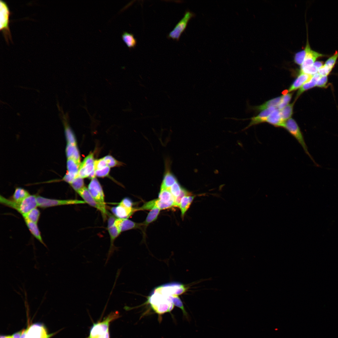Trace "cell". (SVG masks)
Here are the masks:
<instances>
[{
  "label": "cell",
  "mask_w": 338,
  "mask_h": 338,
  "mask_svg": "<svg viewBox=\"0 0 338 338\" xmlns=\"http://www.w3.org/2000/svg\"><path fill=\"white\" fill-rule=\"evenodd\" d=\"M148 303L155 313L160 315L170 312L174 306L171 295L162 294L155 289L148 297Z\"/></svg>",
  "instance_id": "1"
},
{
  "label": "cell",
  "mask_w": 338,
  "mask_h": 338,
  "mask_svg": "<svg viewBox=\"0 0 338 338\" xmlns=\"http://www.w3.org/2000/svg\"><path fill=\"white\" fill-rule=\"evenodd\" d=\"M120 317L117 311L110 313L102 321L94 323L90 330V335L87 338H95L103 335L109 330L110 323Z\"/></svg>",
  "instance_id": "2"
},
{
  "label": "cell",
  "mask_w": 338,
  "mask_h": 338,
  "mask_svg": "<svg viewBox=\"0 0 338 338\" xmlns=\"http://www.w3.org/2000/svg\"><path fill=\"white\" fill-rule=\"evenodd\" d=\"M0 28L6 41L8 43V38L12 40L9 27V17L11 12L7 3L3 1H0Z\"/></svg>",
  "instance_id": "3"
},
{
  "label": "cell",
  "mask_w": 338,
  "mask_h": 338,
  "mask_svg": "<svg viewBox=\"0 0 338 338\" xmlns=\"http://www.w3.org/2000/svg\"><path fill=\"white\" fill-rule=\"evenodd\" d=\"M37 200L38 207L45 208L52 207L83 204L86 203L84 201L76 199L61 200L47 198L40 196H37Z\"/></svg>",
  "instance_id": "4"
},
{
  "label": "cell",
  "mask_w": 338,
  "mask_h": 338,
  "mask_svg": "<svg viewBox=\"0 0 338 338\" xmlns=\"http://www.w3.org/2000/svg\"><path fill=\"white\" fill-rule=\"evenodd\" d=\"M284 128L296 139L305 153L311 157L308 152L302 133L296 121L292 118H289L286 121Z\"/></svg>",
  "instance_id": "5"
},
{
  "label": "cell",
  "mask_w": 338,
  "mask_h": 338,
  "mask_svg": "<svg viewBox=\"0 0 338 338\" xmlns=\"http://www.w3.org/2000/svg\"><path fill=\"white\" fill-rule=\"evenodd\" d=\"M108 218L107 228L110 236V248L108 252L105 265L107 264L114 251L118 250V248L114 245V242L120 233L114 224V222L116 218L109 213H108Z\"/></svg>",
  "instance_id": "6"
},
{
  "label": "cell",
  "mask_w": 338,
  "mask_h": 338,
  "mask_svg": "<svg viewBox=\"0 0 338 338\" xmlns=\"http://www.w3.org/2000/svg\"><path fill=\"white\" fill-rule=\"evenodd\" d=\"M195 14L189 11H186L183 17L177 23L168 35V38L178 41L181 35L186 29L189 21Z\"/></svg>",
  "instance_id": "7"
},
{
  "label": "cell",
  "mask_w": 338,
  "mask_h": 338,
  "mask_svg": "<svg viewBox=\"0 0 338 338\" xmlns=\"http://www.w3.org/2000/svg\"><path fill=\"white\" fill-rule=\"evenodd\" d=\"M92 153L90 154L80 164L78 176L82 178L89 177L92 179L95 176L94 168L95 162Z\"/></svg>",
  "instance_id": "8"
},
{
  "label": "cell",
  "mask_w": 338,
  "mask_h": 338,
  "mask_svg": "<svg viewBox=\"0 0 338 338\" xmlns=\"http://www.w3.org/2000/svg\"><path fill=\"white\" fill-rule=\"evenodd\" d=\"M88 189L97 202L103 209L106 211L103 191L101 185L96 178L92 179Z\"/></svg>",
  "instance_id": "9"
},
{
  "label": "cell",
  "mask_w": 338,
  "mask_h": 338,
  "mask_svg": "<svg viewBox=\"0 0 338 338\" xmlns=\"http://www.w3.org/2000/svg\"><path fill=\"white\" fill-rule=\"evenodd\" d=\"M189 287L177 283H172L160 286L155 289L161 293L168 296L178 295L186 292Z\"/></svg>",
  "instance_id": "10"
},
{
  "label": "cell",
  "mask_w": 338,
  "mask_h": 338,
  "mask_svg": "<svg viewBox=\"0 0 338 338\" xmlns=\"http://www.w3.org/2000/svg\"><path fill=\"white\" fill-rule=\"evenodd\" d=\"M305 56L304 61L300 66V69L312 65L319 58L326 57L328 55L322 54L313 50L309 44L308 37L306 46L304 49Z\"/></svg>",
  "instance_id": "11"
},
{
  "label": "cell",
  "mask_w": 338,
  "mask_h": 338,
  "mask_svg": "<svg viewBox=\"0 0 338 338\" xmlns=\"http://www.w3.org/2000/svg\"><path fill=\"white\" fill-rule=\"evenodd\" d=\"M174 201L175 198L169 189L160 190L156 206L160 210L165 209L174 206Z\"/></svg>",
  "instance_id": "12"
},
{
  "label": "cell",
  "mask_w": 338,
  "mask_h": 338,
  "mask_svg": "<svg viewBox=\"0 0 338 338\" xmlns=\"http://www.w3.org/2000/svg\"><path fill=\"white\" fill-rule=\"evenodd\" d=\"M77 192L83 199L85 203L99 210L102 215L103 220H106L108 212L107 211L103 209L91 195L88 188L84 186L78 191Z\"/></svg>",
  "instance_id": "13"
},
{
  "label": "cell",
  "mask_w": 338,
  "mask_h": 338,
  "mask_svg": "<svg viewBox=\"0 0 338 338\" xmlns=\"http://www.w3.org/2000/svg\"><path fill=\"white\" fill-rule=\"evenodd\" d=\"M35 195H30L25 198L18 205L17 211L23 216L38 207Z\"/></svg>",
  "instance_id": "14"
},
{
  "label": "cell",
  "mask_w": 338,
  "mask_h": 338,
  "mask_svg": "<svg viewBox=\"0 0 338 338\" xmlns=\"http://www.w3.org/2000/svg\"><path fill=\"white\" fill-rule=\"evenodd\" d=\"M49 336L42 325L35 324L29 327L26 338H49Z\"/></svg>",
  "instance_id": "15"
},
{
  "label": "cell",
  "mask_w": 338,
  "mask_h": 338,
  "mask_svg": "<svg viewBox=\"0 0 338 338\" xmlns=\"http://www.w3.org/2000/svg\"><path fill=\"white\" fill-rule=\"evenodd\" d=\"M110 210L115 216L120 219H127L135 212L137 208H127L118 204L110 208Z\"/></svg>",
  "instance_id": "16"
},
{
  "label": "cell",
  "mask_w": 338,
  "mask_h": 338,
  "mask_svg": "<svg viewBox=\"0 0 338 338\" xmlns=\"http://www.w3.org/2000/svg\"><path fill=\"white\" fill-rule=\"evenodd\" d=\"M114 224L120 232L132 229L137 228L143 225L134 222L128 219L116 218Z\"/></svg>",
  "instance_id": "17"
},
{
  "label": "cell",
  "mask_w": 338,
  "mask_h": 338,
  "mask_svg": "<svg viewBox=\"0 0 338 338\" xmlns=\"http://www.w3.org/2000/svg\"><path fill=\"white\" fill-rule=\"evenodd\" d=\"M275 109L272 107L262 110L258 115L250 119L251 121L248 125L243 130H245L251 126L266 122L267 119L271 112Z\"/></svg>",
  "instance_id": "18"
},
{
  "label": "cell",
  "mask_w": 338,
  "mask_h": 338,
  "mask_svg": "<svg viewBox=\"0 0 338 338\" xmlns=\"http://www.w3.org/2000/svg\"><path fill=\"white\" fill-rule=\"evenodd\" d=\"M266 122L276 127L284 128L285 122L282 120L280 110L275 109L268 117Z\"/></svg>",
  "instance_id": "19"
},
{
  "label": "cell",
  "mask_w": 338,
  "mask_h": 338,
  "mask_svg": "<svg viewBox=\"0 0 338 338\" xmlns=\"http://www.w3.org/2000/svg\"><path fill=\"white\" fill-rule=\"evenodd\" d=\"M313 75L300 72V74L289 87V91L296 90L304 84L310 80Z\"/></svg>",
  "instance_id": "20"
},
{
  "label": "cell",
  "mask_w": 338,
  "mask_h": 338,
  "mask_svg": "<svg viewBox=\"0 0 338 338\" xmlns=\"http://www.w3.org/2000/svg\"><path fill=\"white\" fill-rule=\"evenodd\" d=\"M281 99L282 96L272 99L259 106H249L248 107V110L260 111L270 107H277L280 103Z\"/></svg>",
  "instance_id": "21"
},
{
  "label": "cell",
  "mask_w": 338,
  "mask_h": 338,
  "mask_svg": "<svg viewBox=\"0 0 338 338\" xmlns=\"http://www.w3.org/2000/svg\"><path fill=\"white\" fill-rule=\"evenodd\" d=\"M24 219L27 226L32 235L41 243L46 247L43 240L37 224L27 219Z\"/></svg>",
  "instance_id": "22"
},
{
  "label": "cell",
  "mask_w": 338,
  "mask_h": 338,
  "mask_svg": "<svg viewBox=\"0 0 338 338\" xmlns=\"http://www.w3.org/2000/svg\"><path fill=\"white\" fill-rule=\"evenodd\" d=\"M320 76L318 73L313 75L310 80L304 84L300 87L297 94L296 100L304 92L316 86L317 82Z\"/></svg>",
  "instance_id": "23"
},
{
  "label": "cell",
  "mask_w": 338,
  "mask_h": 338,
  "mask_svg": "<svg viewBox=\"0 0 338 338\" xmlns=\"http://www.w3.org/2000/svg\"><path fill=\"white\" fill-rule=\"evenodd\" d=\"M66 153L68 159H72L78 164H80V156L76 145L68 143L66 148Z\"/></svg>",
  "instance_id": "24"
},
{
  "label": "cell",
  "mask_w": 338,
  "mask_h": 338,
  "mask_svg": "<svg viewBox=\"0 0 338 338\" xmlns=\"http://www.w3.org/2000/svg\"><path fill=\"white\" fill-rule=\"evenodd\" d=\"M195 197V195H192L186 196L182 198L179 207L181 211V216L183 218Z\"/></svg>",
  "instance_id": "25"
},
{
  "label": "cell",
  "mask_w": 338,
  "mask_h": 338,
  "mask_svg": "<svg viewBox=\"0 0 338 338\" xmlns=\"http://www.w3.org/2000/svg\"><path fill=\"white\" fill-rule=\"evenodd\" d=\"M177 182L175 176L170 172L167 171L164 176L160 190L169 189Z\"/></svg>",
  "instance_id": "26"
},
{
  "label": "cell",
  "mask_w": 338,
  "mask_h": 338,
  "mask_svg": "<svg viewBox=\"0 0 338 338\" xmlns=\"http://www.w3.org/2000/svg\"><path fill=\"white\" fill-rule=\"evenodd\" d=\"M80 164L72 159H68L67 161V173L74 178L78 176Z\"/></svg>",
  "instance_id": "27"
},
{
  "label": "cell",
  "mask_w": 338,
  "mask_h": 338,
  "mask_svg": "<svg viewBox=\"0 0 338 338\" xmlns=\"http://www.w3.org/2000/svg\"><path fill=\"white\" fill-rule=\"evenodd\" d=\"M30 195L28 192L23 188L17 187L12 196V199L16 202L20 203Z\"/></svg>",
  "instance_id": "28"
},
{
  "label": "cell",
  "mask_w": 338,
  "mask_h": 338,
  "mask_svg": "<svg viewBox=\"0 0 338 338\" xmlns=\"http://www.w3.org/2000/svg\"><path fill=\"white\" fill-rule=\"evenodd\" d=\"M66 117L64 115L63 117V120L64 123L65 131L67 143L73 145H76V142L74 135L69 126Z\"/></svg>",
  "instance_id": "29"
},
{
  "label": "cell",
  "mask_w": 338,
  "mask_h": 338,
  "mask_svg": "<svg viewBox=\"0 0 338 338\" xmlns=\"http://www.w3.org/2000/svg\"><path fill=\"white\" fill-rule=\"evenodd\" d=\"M121 37L123 41L129 48H134L136 46L137 43L136 40L132 33L124 31L122 34Z\"/></svg>",
  "instance_id": "30"
},
{
  "label": "cell",
  "mask_w": 338,
  "mask_h": 338,
  "mask_svg": "<svg viewBox=\"0 0 338 338\" xmlns=\"http://www.w3.org/2000/svg\"><path fill=\"white\" fill-rule=\"evenodd\" d=\"M160 210L156 206H154L149 213L145 221L142 223L143 225L147 226L155 221L157 218Z\"/></svg>",
  "instance_id": "31"
},
{
  "label": "cell",
  "mask_w": 338,
  "mask_h": 338,
  "mask_svg": "<svg viewBox=\"0 0 338 338\" xmlns=\"http://www.w3.org/2000/svg\"><path fill=\"white\" fill-rule=\"evenodd\" d=\"M171 298L174 305L178 307L182 310L183 316L185 318L189 321L190 318L188 313L187 312L183 305L182 302L177 295H171Z\"/></svg>",
  "instance_id": "32"
},
{
  "label": "cell",
  "mask_w": 338,
  "mask_h": 338,
  "mask_svg": "<svg viewBox=\"0 0 338 338\" xmlns=\"http://www.w3.org/2000/svg\"><path fill=\"white\" fill-rule=\"evenodd\" d=\"M40 215V212L37 207L32 210L23 217L24 219H27L37 224Z\"/></svg>",
  "instance_id": "33"
},
{
  "label": "cell",
  "mask_w": 338,
  "mask_h": 338,
  "mask_svg": "<svg viewBox=\"0 0 338 338\" xmlns=\"http://www.w3.org/2000/svg\"><path fill=\"white\" fill-rule=\"evenodd\" d=\"M294 104V102L289 104L280 110L281 118L284 122H285L292 116Z\"/></svg>",
  "instance_id": "34"
},
{
  "label": "cell",
  "mask_w": 338,
  "mask_h": 338,
  "mask_svg": "<svg viewBox=\"0 0 338 338\" xmlns=\"http://www.w3.org/2000/svg\"><path fill=\"white\" fill-rule=\"evenodd\" d=\"M338 58V51L329 58L325 61L324 65L328 72L330 73L335 65Z\"/></svg>",
  "instance_id": "35"
},
{
  "label": "cell",
  "mask_w": 338,
  "mask_h": 338,
  "mask_svg": "<svg viewBox=\"0 0 338 338\" xmlns=\"http://www.w3.org/2000/svg\"><path fill=\"white\" fill-rule=\"evenodd\" d=\"M70 185L77 192L84 187L83 178L79 176L76 177Z\"/></svg>",
  "instance_id": "36"
},
{
  "label": "cell",
  "mask_w": 338,
  "mask_h": 338,
  "mask_svg": "<svg viewBox=\"0 0 338 338\" xmlns=\"http://www.w3.org/2000/svg\"><path fill=\"white\" fill-rule=\"evenodd\" d=\"M292 95L293 93H291L282 96L281 102L277 107L278 109L280 110L287 106L291 99Z\"/></svg>",
  "instance_id": "37"
},
{
  "label": "cell",
  "mask_w": 338,
  "mask_h": 338,
  "mask_svg": "<svg viewBox=\"0 0 338 338\" xmlns=\"http://www.w3.org/2000/svg\"><path fill=\"white\" fill-rule=\"evenodd\" d=\"M108 166L110 168L121 165V163L117 161L110 155H107L103 158Z\"/></svg>",
  "instance_id": "38"
},
{
  "label": "cell",
  "mask_w": 338,
  "mask_h": 338,
  "mask_svg": "<svg viewBox=\"0 0 338 338\" xmlns=\"http://www.w3.org/2000/svg\"><path fill=\"white\" fill-rule=\"evenodd\" d=\"M191 195H192L191 193L182 188L179 195L175 199L174 207H179L182 198L185 196Z\"/></svg>",
  "instance_id": "39"
},
{
  "label": "cell",
  "mask_w": 338,
  "mask_h": 338,
  "mask_svg": "<svg viewBox=\"0 0 338 338\" xmlns=\"http://www.w3.org/2000/svg\"><path fill=\"white\" fill-rule=\"evenodd\" d=\"M182 188L177 181L169 189L175 199L179 195Z\"/></svg>",
  "instance_id": "40"
},
{
  "label": "cell",
  "mask_w": 338,
  "mask_h": 338,
  "mask_svg": "<svg viewBox=\"0 0 338 338\" xmlns=\"http://www.w3.org/2000/svg\"><path fill=\"white\" fill-rule=\"evenodd\" d=\"M305 53V50L304 49L295 54L294 57V61L296 64L300 66L302 65L304 60Z\"/></svg>",
  "instance_id": "41"
},
{
  "label": "cell",
  "mask_w": 338,
  "mask_h": 338,
  "mask_svg": "<svg viewBox=\"0 0 338 338\" xmlns=\"http://www.w3.org/2000/svg\"><path fill=\"white\" fill-rule=\"evenodd\" d=\"M157 199H154L145 203L141 207L137 208V210H151L156 205Z\"/></svg>",
  "instance_id": "42"
},
{
  "label": "cell",
  "mask_w": 338,
  "mask_h": 338,
  "mask_svg": "<svg viewBox=\"0 0 338 338\" xmlns=\"http://www.w3.org/2000/svg\"><path fill=\"white\" fill-rule=\"evenodd\" d=\"M110 171V167L107 166L102 169L95 170V175L99 177H104L108 175Z\"/></svg>",
  "instance_id": "43"
},
{
  "label": "cell",
  "mask_w": 338,
  "mask_h": 338,
  "mask_svg": "<svg viewBox=\"0 0 338 338\" xmlns=\"http://www.w3.org/2000/svg\"><path fill=\"white\" fill-rule=\"evenodd\" d=\"M107 166V165L103 158L95 160L94 162L95 170L102 169Z\"/></svg>",
  "instance_id": "44"
},
{
  "label": "cell",
  "mask_w": 338,
  "mask_h": 338,
  "mask_svg": "<svg viewBox=\"0 0 338 338\" xmlns=\"http://www.w3.org/2000/svg\"><path fill=\"white\" fill-rule=\"evenodd\" d=\"M328 81L327 76H321L316 84V86L321 88H325Z\"/></svg>",
  "instance_id": "45"
},
{
  "label": "cell",
  "mask_w": 338,
  "mask_h": 338,
  "mask_svg": "<svg viewBox=\"0 0 338 338\" xmlns=\"http://www.w3.org/2000/svg\"><path fill=\"white\" fill-rule=\"evenodd\" d=\"M118 204L127 208H131L133 207V203L130 198L125 197L118 203Z\"/></svg>",
  "instance_id": "46"
},
{
  "label": "cell",
  "mask_w": 338,
  "mask_h": 338,
  "mask_svg": "<svg viewBox=\"0 0 338 338\" xmlns=\"http://www.w3.org/2000/svg\"><path fill=\"white\" fill-rule=\"evenodd\" d=\"M23 329L13 334L11 336L13 338H20L22 333Z\"/></svg>",
  "instance_id": "47"
},
{
  "label": "cell",
  "mask_w": 338,
  "mask_h": 338,
  "mask_svg": "<svg viewBox=\"0 0 338 338\" xmlns=\"http://www.w3.org/2000/svg\"><path fill=\"white\" fill-rule=\"evenodd\" d=\"M29 328V326L28 325L27 328L26 329H23L22 333L20 338H26Z\"/></svg>",
  "instance_id": "48"
},
{
  "label": "cell",
  "mask_w": 338,
  "mask_h": 338,
  "mask_svg": "<svg viewBox=\"0 0 338 338\" xmlns=\"http://www.w3.org/2000/svg\"><path fill=\"white\" fill-rule=\"evenodd\" d=\"M102 338H110L109 330L107 331L103 335H102Z\"/></svg>",
  "instance_id": "49"
},
{
  "label": "cell",
  "mask_w": 338,
  "mask_h": 338,
  "mask_svg": "<svg viewBox=\"0 0 338 338\" xmlns=\"http://www.w3.org/2000/svg\"><path fill=\"white\" fill-rule=\"evenodd\" d=\"M0 338H6V336L1 335Z\"/></svg>",
  "instance_id": "50"
},
{
  "label": "cell",
  "mask_w": 338,
  "mask_h": 338,
  "mask_svg": "<svg viewBox=\"0 0 338 338\" xmlns=\"http://www.w3.org/2000/svg\"><path fill=\"white\" fill-rule=\"evenodd\" d=\"M95 338H102V336H98L97 337H96Z\"/></svg>",
  "instance_id": "51"
}]
</instances>
